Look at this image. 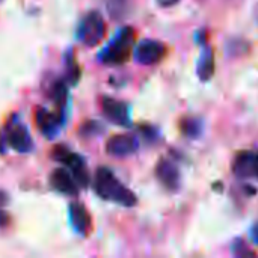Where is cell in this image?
Returning a JSON list of instances; mask_svg holds the SVG:
<instances>
[{
	"label": "cell",
	"mask_w": 258,
	"mask_h": 258,
	"mask_svg": "<svg viewBox=\"0 0 258 258\" xmlns=\"http://www.w3.org/2000/svg\"><path fill=\"white\" fill-rule=\"evenodd\" d=\"M141 133H142V136H144V139H145L147 142H156V141L160 139L159 130L154 128V127H151V125H144V127H141Z\"/></svg>",
	"instance_id": "cell-21"
},
{
	"label": "cell",
	"mask_w": 258,
	"mask_h": 258,
	"mask_svg": "<svg viewBox=\"0 0 258 258\" xmlns=\"http://www.w3.org/2000/svg\"><path fill=\"white\" fill-rule=\"evenodd\" d=\"M9 221H11L9 215L5 210H2V207H0V227H6L9 224Z\"/></svg>",
	"instance_id": "cell-22"
},
{
	"label": "cell",
	"mask_w": 258,
	"mask_h": 258,
	"mask_svg": "<svg viewBox=\"0 0 258 258\" xmlns=\"http://www.w3.org/2000/svg\"><path fill=\"white\" fill-rule=\"evenodd\" d=\"M94 190L101 200L115 203L122 207H135L138 204L136 195L116 178L112 169L106 166H100L95 171Z\"/></svg>",
	"instance_id": "cell-1"
},
{
	"label": "cell",
	"mask_w": 258,
	"mask_h": 258,
	"mask_svg": "<svg viewBox=\"0 0 258 258\" xmlns=\"http://www.w3.org/2000/svg\"><path fill=\"white\" fill-rule=\"evenodd\" d=\"M47 95L48 98L56 104L57 110L67 115L68 109V101H70V94H68V83L65 79H54L48 88H47Z\"/></svg>",
	"instance_id": "cell-15"
},
{
	"label": "cell",
	"mask_w": 258,
	"mask_h": 258,
	"mask_svg": "<svg viewBox=\"0 0 258 258\" xmlns=\"http://www.w3.org/2000/svg\"><path fill=\"white\" fill-rule=\"evenodd\" d=\"M67 115L56 110V112H50L42 106H38L35 109V122L38 130L48 139H53L59 135L62 125L65 124Z\"/></svg>",
	"instance_id": "cell-6"
},
{
	"label": "cell",
	"mask_w": 258,
	"mask_h": 258,
	"mask_svg": "<svg viewBox=\"0 0 258 258\" xmlns=\"http://www.w3.org/2000/svg\"><path fill=\"white\" fill-rule=\"evenodd\" d=\"M233 254L236 257H255L257 252L254 249H251V246H248V243H245L242 239L234 240L233 243Z\"/></svg>",
	"instance_id": "cell-20"
},
{
	"label": "cell",
	"mask_w": 258,
	"mask_h": 258,
	"mask_svg": "<svg viewBox=\"0 0 258 258\" xmlns=\"http://www.w3.org/2000/svg\"><path fill=\"white\" fill-rule=\"evenodd\" d=\"M82 76V68L76 59L74 50L65 53V80L68 85H77Z\"/></svg>",
	"instance_id": "cell-16"
},
{
	"label": "cell",
	"mask_w": 258,
	"mask_h": 258,
	"mask_svg": "<svg viewBox=\"0 0 258 258\" xmlns=\"http://www.w3.org/2000/svg\"><path fill=\"white\" fill-rule=\"evenodd\" d=\"M5 145H9L14 151L23 154L30 153L35 147L29 130L26 128L24 124L17 121V116H14L9 121V124L6 125L0 136V151H3Z\"/></svg>",
	"instance_id": "cell-5"
},
{
	"label": "cell",
	"mask_w": 258,
	"mask_h": 258,
	"mask_svg": "<svg viewBox=\"0 0 258 258\" xmlns=\"http://www.w3.org/2000/svg\"><path fill=\"white\" fill-rule=\"evenodd\" d=\"M130 8V0H109L107 9L112 18H122Z\"/></svg>",
	"instance_id": "cell-18"
},
{
	"label": "cell",
	"mask_w": 258,
	"mask_h": 258,
	"mask_svg": "<svg viewBox=\"0 0 258 258\" xmlns=\"http://www.w3.org/2000/svg\"><path fill=\"white\" fill-rule=\"evenodd\" d=\"M51 159H54L56 162H60L62 165H65V168L73 174L74 180L77 181L79 187H88L89 186V181H91V177H89V171L86 168V162L85 159L71 151L67 145L63 144H57L53 147L51 150Z\"/></svg>",
	"instance_id": "cell-3"
},
{
	"label": "cell",
	"mask_w": 258,
	"mask_h": 258,
	"mask_svg": "<svg viewBox=\"0 0 258 258\" xmlns=\"http://www.w3.org/2000/svg\"><path fill=\"white\" fill-rule=\"evenodd\" d=\"M251 239H252V242L255 243L258 246V222H255L254 225H252V228H251Z\"/></svg>",
	"instance_id": "cell-24"
},
{
	"label": "cell",
	"mask_w": 258,
	"mask_h": 258,
	"mask_svg": "<svg viewBox=\"0 0 258 258\" xmlns=\"http://www.w3.org/2000/svg\"><path fill=\"white\" fill-rule=\"evenodd\" d=\"M203 128H204V124L200 118H194V116H189V118H183L181 122H180V130L184 136L187 138H198L201 136L203 133Z\"/></svg>",
	"instance_id": "cell-17"
},
{
	"label": "cell",
	"mask_w": 258,
	"mask_h": 258,
	"mask_svg": "<svg viewBox=\"0 0 258 258\" xmlns=\"http://www.w3.org/2000/svg\"><path fill=\"white\" fill-rule=\"evenodd\" d=\"M100 107L107 121L116 124L119 127H130L132 125V115L130 106L124 101L115 100L112 97H101Z\"/></svg>",
	"instance_id": "cell-7"
},
{
	"label": "cell",
	"mask_w": 258,
	"mask_h": 258,
	"mask_svg": "<svg viewBox=\"0 0 258 258\" xmlns=\"http://www.w3.org/2000/svg\"><path fill=\"white\" fill-rule=\"evenodd\" d=\"M180 0H157V5L160 6V8H171V6H174V5H177Z\"/></svg>",
	"instance_id": "cell-23"
},
{
	"label": "cell",
	"mask_w": 258,
	"mask_h": 258,
	"mask_svg": "<svg viewBox=\"0 0 258 258\" xmlns=\"http://www.w3.org/2000/svg\"><path fill=\"white\" fill-rule=\"evenodd\" d=\"M139 139L136 135H115L106 142V153L112 157H127L138 151Z\"/></svg>",
	"instance_id": "cell-10"
},
{
	"label": "cell",
	"mask_w": 258,
	"mask_h": 258,
	"mask_svg": "<svg viewBox=\"0 0 258 258\" xmlns=\"http://www.w3.org/2000/svg\"><path fill=\"white\" fill-rule=\"evenodd\" d=\"M0 2H2V0H0Z\"/></svg>",
	"instance_id": "cell-26"
},
{
	"label": "cell",
	"mask_w": 258,
	"mask_h": 258,
	"mask_svg": "<svg viewBox=\"0 0 258 258\" xmlns=\"http://www.w3.org/2000/svg\"><path fill=\"white\" fill-rule=\"evenodd\" d=\"M6 204H8V195L3 194V192H0V207H3Z\"/></svg>",
	"instance_id": "cell-25"
},
{
	"label": "cell",
	"mask_w": 258,
	"mask_h": 258,
	"mask_svg": "<svg viewBox=\"0 0 258 258\" xmlns=\"http://www.w3.org/2000/svg\"><path fill=\"white\" fill-rule=\"evenodd\" d=\"M136 41V32L133 27L125 26L119 29L110 42L98 54V60L104 65H122L125 63L133 51Z\"/></svg>",
	"instance_id": "cell-2"
},
{
	"label": "cell",
	"mask_w": 258,
	"mask_h": 258,
	"mask_svg": "<svg viewBox=\"0 0 258 258\" xmlns=\"http://www.w3.org/2000/svg\"><path fill=\"white\" fill-rule=\"evenodd\" d=\"M233 172L237 178L258 180V153L255 151H240L233 160Z\"/></svg>",
	"instance_id": "cell-12"
},
{
	"label": "cell",
	"mask_w": 258,
	"mask_h": 258,
	"mask_svg": "<svg viewBox=\"0 0 258 258\" xmlns=\"http://www.w3.org/2000/svg\"><path fill=\"white\" fill-rule=\"evenodd\" d=\"M106 35V21L98 11H89L85 14L76 29L77 39L86 47H95L103 41Z\"/></svg>",
	"instance_id": "cell-4"
},
{
	"label": "cell",
	"mask_w": 258,
	"mask_h": 258,
	"mask_svg": "<svg viewBox=\"0 0 258 258\" xmlns=\"http://www.w3.org/2000/svg\"><path fill=\"white\" fill-rule=\"evenodd\" d=\"M166 54V47L156 39H144L135 50V59L141 65H156Z\"/></svg>",
	"instance_id": "cell-11"
},
{
	"label": "cell",
	"mask_w": 258,
	"mask_h": 258,
	"mask_svg": "<svg viewBox=\"0 0 258 258\" xmlns=\"http://www.w3.org/2000/svg\"><path fill=\"white\" fill-rule=\"evenodd\" d=\"M156 178L169 192H177L181 187V174L178 166L169 159H160L156 165Z\"/></svg>",
	"instance_id": "cell-9"
},
{
	"label": "cell",
	"mask_w": 258,
	"mask_h": 258,
	"mask_svg": "<svg viewBox=\"0 0 258 258\" xmlns=\"http://www.w3.org/2000/svg\"><path fill=\"white\" fill-rule=\"evenodd\" d=\"M197 39H200L201 53L197 62V74L201 82H209L215 74V51L210 44H207L206 32L197 33Z\"/></svg>",
	"instance_id": "cell-8"
},
{
	"label": "cell",
	"mask_w": 258,
	"mask_h": 258,
	"mask_svg": "<svg viewBox=\"0 0 258 258\" xmlns=\"http://www.w3.org/2000/svg\"><path fill=\"white\" fill-rule=\"evenodd\" d=\"M68 215H70V222L74 231L86 237L92 230V219L86 207L80 203H71L68 206Z\"/></svg>",
	"instance_id": "cell-14"
},
{
	"label": "cell",
	"mask_w": 258,
	"mask_h": 258,
	"mask_svg": "<svg viewBox=\"0 0 258 258\" xmlns=\"http://www.w3.org/2000/svg\"><path fill=\"white\" fill-rule=\"evenodd\" d=\"M103 132H104V127L98 121H86L79 128V135L83 138H94V136L101 135Z\"/></svg>",
	"instance_id": "cell-19"
},
{
	"label": "cell",
	"mask_w": 258,
	"mask_h": 258,
	"mask_svg": "<svg viewBox=\"0 0 258 258\" xmlns=\"http://www.w3.org/2000/svg\"><path fill=\"white\" fill-rule=\"evenodd\" d=\"M48 181H50L51 189H54L59 194H63L68 197H77L79 195V184L68 169H63V168L54 169L50 174Z\"/></svg>",
	"instance_id": "cell-13"
}]
</instances>
